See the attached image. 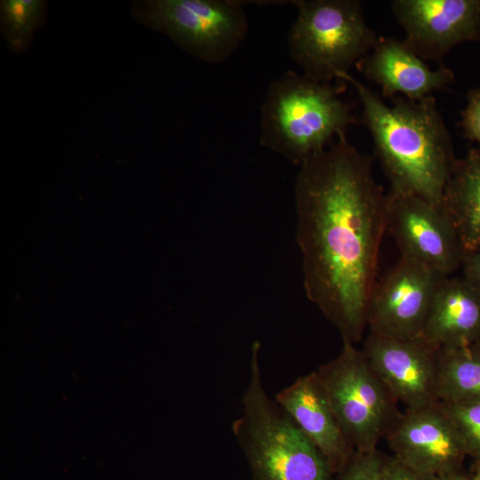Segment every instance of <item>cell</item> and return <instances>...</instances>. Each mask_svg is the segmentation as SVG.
Instances as JSON below:
<instances>
[{
  "instance_id": "5",
  "label": "cell",
  "mask_w": 480,
  "mask_h": 480,
  "mask_svg": "<svg viewBox=\"0 0 480 480\" xmlns=\"http://www.w3.org/2000/svg\"><path fill=\"white\" fill-rule=\"evenodd\" d=\"M297 15L288 31V52L302 75L340 81L372 49L378 36L357 0L290 1Z\"/></svg>"
},
{
  "instance_id": "3",
  "label": "cell",
  "mask_w": 480,
  "mask_h": 480,
  "mask_svg": "<svg viewBox=\"0 0 480 480\" xmlns=\"http://www.w3.org/2000/svg\"><path fill=\"white\" fill-rule=\"evenodd\" d=\"M341 84L287 70L272 81L260 105V143L300 166L358 123Z\"/></svg>"
},
{
  "instance_id": "9",
  "label": "cell",
  "mask_w": 480,
  "mask_h": 480,
  "mask_svg": "<svg viewBox=\"0 0 480 480\" xmlns=\"http://www.w3.org/2000/svg\"><path fill=\"white\" fill-rule=\"evenodd\" d=\"M445 277L401 255L375 284L368 307L370 332L400 339L420 337L436 290Z\"/></svg>"
},
{
  "instance_id": "7",
  "label": "cell",
  "mask_w": 480,
  "mask_h": 480,
  "mask_svg": "<svg viewBox=\"0 0 480 480\" xmlns=\"http://www.w3.org/2000/svg\"><path fill=\"white\" fill-rule=\"evenodd\" d=\"M131 13L178 47L209 64L226 61L248 32L243 4L235 0H140Z\"/></svg>"
},
{
  "instance_id": "1",
  "label": "cell",
  "mask_w": 480,
  "mask_h": 480,
  "mask_svg": "<svg viewBox=\"0 0 480 480\" xmlns=\"http://www.w3.org/2000/svg\"><path fill=\"white\" fill-rule=\"evenodd\" d=\"M372 163L341 135L299 166L293 189L306 296L354 344L367 326L388 230V194Z\"/></svg>"
},
{
  "instance_id": "10",
  "label": "cell",
  "mask_w": 480,
  "mask_h": 480,
  "mask_svg": "<svg viewBox=\"0 0 480 480\" xmlns=\"http://www.w3.org/2000/svg\"><path fill=\"white\" fill-rule=\"evenodd\" d=\"M385 438L394 456L430 477L461 470L468 456L461 436L441 402L405 409Z\"/></svg>"
},
{
  "instance_id": "19",
  "label": "cell",
  "mask_w": 480,
  "mask_h": 480,
  "mask_svg": "<svg viewBox=\"0 0 480 480\" xmlns=\"http://www.w3.org/2000/svg\"><path fill=\"white\" fill-rule=\"evenodd\" d=\"M442 404L461 436L467 455L480 460V400Z\"/></svg>"
},
{
  "instance_id": "2",
  "label": "cell",
  "mask_w": 480,
  "mask_h": 480,
  "mask_svg": "<svg viewBox=\"0 0 480 480\" xmlns=\"http://www.w3.org/2000/svg\"><path fill=\"white\" fill-rule=\"evenodd\" d=\"M362 105V123L372 138L374 150L390 190L418 196L441 206L442 196L456 161L449 131L433 95L386 104L378 92L346 74Z\"/></svg>"
},
{
  "instance_id": "24",
  "label": "cell",
  "mask_w": 480,
  "mask_h": 480,
  "mask_svg": "<svg viewBox=\"0 0 480 480\" xmlns=\"http://www.w3.org/2000/svg\"><path fill=\"white\" fill-rule=\"evenodd\" d=\"M434 480H473L471 476L466 475L461 470L435 477Z\"/></svg>"
},
{
  "instance_id": "21",
  "label": "cell",
  "mask_w": 480,
  "mask_h": 480,
  "mask_svg": "<svg viewBox=\"0 0 480 480\" xmlns=\"http://www.w3.org/2000/svg\"><path fill=\"white\" fill-rule=\"evenodd\" d=\"M460 124L465 136L480 145V87L469 91Z\"/></svg>"
},
{
  "instance_id": "20",
  "label": "cell",
  "mask_w": 480,
  "mask_h": 480,
  "mask_svg": "<svg viewBox=\"0 0 480 480\" xmlns=\"http://www.w3.org/2000/svg\"><path fill=\"white\" fill-rule=\"evenodd\" d=\"M382 460L377 450L355 451L340 480H379Z\"/></svg>"
},
{
  "instance_id": "12",
  "label": "cell",
  "mask_w": 480,
  "mask_h": 480,
  "mask_svg": "<svg viewBox=\"0 0 480 480\" xmlns=\"http://www.w3.org/2000/svg\"><path fill=\"white\" fill-rule=\"evenodd\" d=\"M404 41L422 60L440 62L455 46L480 39V0H394Z\"/></svg>"
},
{
  "instance_id": "17",
  "label": "cell",
  "mask_w": 480,
  "mask_h": 480,
  "mask_svg": "<svg viewBox=\"0 0 480 480\" xmlns=\"http://www.w3.org/2000/svg\"><path fill=\"white\" fill-rule=\"evenodd\" d=\"M437 364L441 403L480 400V343L439 348Z\"/></svg>"
},
{
  "instance_id": "8",
  "label": "cell",
  "mask_w": 480,
  "mask_h": 480,
  "mask_svg": "<svg viewBox=\"0 0 480 480\" xmlns=\"http://www.w3.org/2000/svg\"><path fill=\"white\" fill-rule=\"evenodd\" d=\"M401 255L431 270L450 276L464 257L458 233L443 210L418 196L388 193V230Z\"/></svg>"
},
{
  "instance_id": "22",
  "label": "cell",
  "mask_w": 480,
  "mask_h": 480,
  "mask_svg": "<svg viewBox=\"0 0 480 480\" xmlns=\"http://www.w3.org/2000/svg\"><path fill=\"white\" fill-rule=\"evenodd\" d=\"M412 469L396 456L383 459L379 480H434Z\"/></svg>"
},
{
  "instance_id": "18",
  "label": "cell",
  "mask_w": 480,
  "mask_h": 480,
  "mask_svg": "<svg viewBox=\"0 0 480 480\" xmlns=\"http://www.w3.org/2000/svg\"><path fill=\"white\" fill-rule=\"evenodd\" d=\"M46 15L44 0H2L0 24L2 35L13 52L25 51Z\"/></svg>"
},
{
  "instance_id": "4",
  "label": "cell",
  "mask_w": 480,
  "mask_h": 480,
  "mask_svg": "<svg viewBox=\"0 0 480 480\" xmlns=\"http://www.w3.org/2000/svg\"><path fill=\"white\" fill-rule=\"evenodd\" d=\"M260 343L251 347L250 379L242 412L232 423L253 480H330L332 472L311 441L265 390Z\"/></svg>"
},
{
  "instance_id": "6",
  "label": "cell",
  "mask_w": 480,
  "mask_h": 480,
  "mask_svg": "<svg viewBox=\"0 0 480 480\" xmlns=\"http://www.w3.org/2000/svg\"><path fill=\"white\" fill-rule=\"evenodd\" d=\"M315 372L355 450H377L401 412L363 350L343 341L340 353Z\"/></svg>"
},
{
  "instance_id": "13",
  "label": "cell",
  "mask_w": 480,
  "mask_h": 480,
  "mask_svg": "<svg viewBox=\"0 0 480 480\" xmlns=\"http://www.w3.org/2000/svg\"><path fill=\"white\" fill-rule=\"evenodd\" d=\"M376 84L383 97L400 96L419 100L447 89L454 81L453 72L444 65L436 69L418 56L403 40L378 36L370 52L356 66Z\"/></svg>"
},
{
  "instance_id": "14",
  "label": "cell",
  "mask_w": 480,
  "mask_h": 480,
  "mask_svg": "<svg viewBox=\"0 0 480 480\" xmlns=\"http://www.w3.org/2000/svg\"><path fill=\"white\" fill-rule=\"evenodd\" d=\"M275 400L318 449L332 474H340L356 450L340 424L315 371L280 390Z\"/></svg>"
},
{
  "instance_id": "16",
  "label": "cell",
  "mask_w": 480,
  "mask_h": 480,
  "mask_svg": "<svg viewBox=\"0 0 480 480\" xmlns=\"http://www.w3.org/2000/svg\"><path fill=\"white\" fill-rule=\"evenodd\" d=\"M441 206L458 233L464 255L480 248V146L456 159Z\"/></svg>"
},
{
  "instance_id": "25",
  "label": "cell",
  "mask_w": 480,
  "mask_h": 480,
  "mask_svg": "<svg viewBox=\"0 0 480 480\" xmlns=\"http://www.w3.org/2000/svg\"><path fill=\"white\" fill-rule=\"evenodd\" d=\"M477 464L474 475L471 476L473 480H480V460H477Z\"/></svg>"
},
{
  "instance_id": "23",
  "label": "cell",
  "mask_w": 480,
  "mask_h": 480,
  "mask_svg": "<svg viewBox=\"0 0 480 480\" xmlns=\"http://www.w3.org/2000/svg\"><path fill=\"white\" fill-rule=\"evenodd\" d=\"M463 278L480 292V248L464 255Z\"/></svg>"
},
{
  "instance_id": "15",
  "label": "cell",
  "mask_w": 480,
  "mask_h": 480,
  "mask_svg": "<svg viewBox=\"0 0 480 480\" xmlns=\"http://www.w3.org/2000/svg\"><path fill=\"white\" fill-rule=\"evenodd\" d=\"M420 338L438 348L480 343V292L463 277L444 278Z\"/></svg>"
},
{
  "instance_id": "11",
  "label": "cell",
  "mask_w": 480,
  "mask_h": 480,
  "mask_svg": "<svg viewBox=\"0 0 480 480\" xmlns=\"http://www.w3.org/2000/svg\"><path fill=\"white\" fill-rule=\"evenodd\" d=\"M439 348L420 337L393 338L369 333L363 352L398 403L418 409L439 403Z\"/></svg>"
}]
</instances>
